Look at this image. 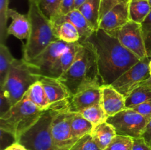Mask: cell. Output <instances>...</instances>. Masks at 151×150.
<instances>
[{
	"label": "cell",
	"instance_id": "cell-30",
	"mask_svg": "<svg viewBox=\"0 0 151 150\" xmlns=\"http://www.w3.org/2000/svg\"><path fill=\"white\" fill-rule=\"evenodd\" d=\"M133 138L116 135L106 150H132Z\"/></svg>",
	"mask_w": 151,
	"mask_h": 150
},
{
	"label": "cell",
	"instance_id": "cell-11",
	"mask_svg": "<svg viewBox=\"0 0 151 150\" xmlns=\"http://www.w3.org/2000/svg\"><path fill=\"white\" fill-rule=\"evenodd\" d=\"M69 44L56 40L50 44L38 56L29 61H27L32 72L38 76H47L52 66L58 57L68 46Z\"/></svg>",
	"mask_w": 151,
	"mask_h": 150
},
{
	"label": "cell",
	"instance_id": "cell-1",
	"mask_svg": "<svg viewBox=\"0 0 151 150\" xmlns=\"http://www.w3.org/2000/svg\"><path fill=\"white\" fill-rule=\"evenodd\" d=\"M97 57L99 72L104 85H111L140 59L127 49L114 37L99 29L87 39Z\"/></svg>",
	"mask_w": 151,
	"mask_h": 150
},
{
	"label": "cell",
	"instance_id": "cell-39",
	"mask_svg": "<svg viewBox=\"0 0 151 150\" xmlns=\"http://www.w3.org/2000/svg\"><path fill=\"white\" fill-rule=\"evenodd\" d=\"M143 138L145 139V141L148 143L149 145L151 146V131L150 132H145L143 134Z\"/></svg>",
	"mask_w": 151,
	"mask_h": 150
},
{
	"label": "cell",
	"instance_id": "cell-24",
	"mask_svg": "<svg viewBox=\"0 0 151 150\" xmlns=\"http://www.w3.org/2000/svg\"><path fill=\"white\" fill-rule=\"evenodd\" d=\"M93 126L91 122L86 119L79 113H72V120H71V129H72V136L76 141L84 135L91 133Z\"/></svg>",
	"mask_w": 151,
	"mask_h": 150
},
{
	"label": "cell",
	"instance_id": "cell-12",
	"mask_svg": "<svg viewBox=\"0 0 151 150\" xmlns=\"http://www.w3.org/2000/svg\"><path fill=\"white\" fill-rule=\"evenodd\" d=\"M39 80L44 86L49 101L51 104V108L64 110L72 96L67 88L59 79L41 76Z\"/></svg>",
	"mask_w": 151,
	"mask_h": 150
},
{
	"label": "cell",
	"instance_id": "cell-20",
	"mask_svg": "<svg viewBox=\"0 0 151 150\" xmlns=\"http://www.w3.org/2000/svg\"><path fill=\"white\" fill-rule=\"evenodd\" d=\"M63 16L65 19L72 22L78 29L80 34L79 43L86 42L94 32L85 16L80 12L79 10L75 9L66 15H63Z\"/></svg>",
	"mask_w": 151,
	"mask_h": 150
},
{
	"label": "cell",
	"instance_id": "cell-25",
	"mask_svg": "<svg viewBox=\"0 0 151 150\" xmlns=\"http://www.w3.org/2000/svg\"><path fill=\"white\" fill-rule=\"evenodd\" d=\"M151 6L147 0H131L129 15L131 21L142 24L150 14Z\"/></svg>",
	"mask_w": 151,
	"mask_h": 150
},
{
	"label": "cell",
	"instance_id": "cell-40",
	"mask_svg": "<svg viewBox=\"0 0 151 150\" xmlns=\"http://www.w3.org/2000/svg\"><path fill=\"white\" fill-rule=\"evenodd\" d=\"M87 0H75V9H77V10H78V9Z\"/></svg>",
	"mask_w": 151,
	"mask_h": 150
},
{
	"label": "cell",
	"instance_id": "cell-45",
	"mask_svg": "<svg viewBox=\"0 0 151 150\" xmlns=\"http://www.w3.org/2000/svg\"><path fill=\"white\" fill-rule=\"evenodd\" d=\"M34 1H36V2L38 3V1H39V0H34Z\"/></svg>",
	"mask_w": 151,
	"mask_h": 150
},
{
	"label": "cell",
	"instance_id": "cell-10",
	"mask_svg": "<svg viewBox=\"0 0 151 150\" xmlns=\"http://www.w3.org/2000/svg\"><path fill=\"white\" fill-rule=\"evenodd\" d=\"M51 108V107H50ZM51 132L55 145L58 150H70L78 141L72 136L71 120L72 113L53 109Z\"/></svg>",
	"mask_w": 151,
	"mask_h": 150
},
{
	"label": "cell",
	"instance_id": "cell-42",
	"mask_svg": "<svg viewBox=\"0 0 151 150\" xmlns=\"http://www.w3.org/2000/svg\"><path fill=\"white\" fill-rule=\"evenodd\" d=\"M142 83L147 84V85H151V79H147V80L144 81V82H142ZM140 84H141V83H140Z\"/></svg>",
	"mask_w": 151,
	"mask_h": 150
},
{
	"label": "cell",
	"instance_id": "cell-37",
	"mask_svg": "<svg viewBox=\"0 0 151 150\" xmlns=\"http://www.w3.org/2000/svg\"><path fill=\"white\" fill-rule=\"evenodd\" d=\"M12 104L9 100L4 96V94L0 92V117L4 116L11 109Z\"/></svg>",
	"mask_w": 151,
	"mask_h": 150
},
{
	"label": "cell",
	"instance_id": "cell-3",
	"mask_svg": "<svg viewBox=\"0 0 151 150\" xmlns=\"http://www.w3.org/2000/svg\"><path fill=\"white\" fill-rule=\"evenodd\" d=\"M30 21V33L23 47V58L29 61L44 51L51 43L58 40L55 36L52 22L41 12L38 2L29 0L27 13Z\"/></svg>",
	"mask_w": 151,
	"mask_h": 150
},
{
	"label": "cell",
	"instance_id": "cell-35",
	"mask_svg": "<svg viewBox=\"0 0 151 150\" xmlns=\"http://www.w3.org/2000/svg\"><path fill=\"white\" fill-rule=\"evenodd\" d=\"M132 150H151V146L143 137L133 138Z\"/></svg>",
	"mask_w": 151,
	"mask_h": 150
},
{
	"label": "cell",
	"instance_id": "cell-13",
	"mask_svg": "<svg viewBox=\"0 0 151 150\" xmlns=\"http://www.w3.org/2000/svg\"><path fill=\"white\" fill-rule=\"evenodd\" d=\"M100 87H91L72 96L64 110L70 113H80L82 110L100 104Z\"/></svg>",
	"mask_w": 151,
	"mask_h": 150
},
{
	"label": "cell",
	"instance_id": "cell-8",
	"mask_svg": "<svg viewBox=\"0 0 151 150\" xmlns=\"http://www.w3.org/2000/svg\"><path fill=\"white\" fill-rule=\"evenodd\" d=\"M106 32L140 60L147 56L141 24L129 21L121 27Z\"/></svg>",
	"mask_w": 151,
	"mask_h": 150
},
{
	"label": "cell",
	"instance_id": "cell-15",
	"mask_svg": "<svg viewBox=\"0 0 151 150\" xmlns=\"http://www.w3.org/2000/svg\"><path fill=\"white\" fill-rule=\"evenodd\" d=\"M129 2L121 3L111 9L100 19V29L105 31L113 30L121 27L131 21Z\"/></svg>",
	"mask_w": 151,
	"mask_h": 150
},
{
	"label": "cell",
	"instance_id": "cell-5",
	"mask_svg": "<svg viewBox=\"0 0 151 150\" xmlns=\"http://www.w3.org/2000/svg\"><path fill=\"white\" fill-rule=\"evenodd\" d=\"M40 77L41 76L32 72L30 66L24 59L15 58L0 92L13 106L23 99L31 85L39 80Z\"/></svg>",
	"mask_w": 151,
	"mask_h": 150
},
{
	"label": "cell",
	"instance_id": "cell-41",
	"mask_svg": "<svg viewBox=\"0 0 151 150\" xmlns=\"http://www.w3.org/2000/svg\"><path fill=\"white\" fill-rule=\"evenodd\" d=\"M150 131H151V121L150 122H149L148 124H147L145 132H150Z\"/></svg>",
	"mask_w": 151,
	"mask_h": 150
},
{
	"label": "cell",
	"instance_id": "cell-44",
	"mask_svg": "<svg viewBox=\"0 0 151 150\" xmlns=\"http://www.w3.org/2000/svg\"><path fill=\"white\" fill-rule=\"evenodd\" d=\"M147 1H148L149 4H150V5L151 6V0H147Z\"/></svg>",
	"mask_w": 151,
	"mask_h": 150
},
{
	"label": "cell",
	"instance_id": "cell-2",
	"mask_svg": "<svg viewBox=\"0 0 151 150\" xmlns=\"http://www.w3.org/2000/svg\"><path fill=\"white\" fill-rule=\"evenodd\" d=\"M73 96L91 87L103 85L96 51L88 41L80 43L76 57L69 69L59 78Z\"/></svg>",
	"mask_w": 151,
	"mask_h": 150
},
{
	"label": "cell",
	"instance_id": "cell-32",
	"mask_svg": "<svg viewBox=\"0 0 151 150\" xmlns=\"http://www.w3.org/2000/svg\"><path fill=\"white\" fill-rule=\"evenodd\" d=\"M147 54L151 57V11L145 20L141 24Z\"/></svg>",
	"mask_w": 151,
	"mask_h": 150
},
{
	"label": "cell",
	"instance_id": "cell-34",
	"mask_svg": "<svg viewBox=\"0 0 151 150\" xmlns=\"http://www.w3.org/2000/svg\"><path fill=\"white\" fill-rule=\"evenodd\" d=\"M131 109L147 118L150 121H151V99L142 104L135 106Z\"/></svg>",
	"mask_w": 151,
	"mask_h": 150
},
{
	"label": "cell",
	"instance_id": "cell-38",
	"mask_svg": "<svg viewBox=\"0 0 151 150\" xmlns=\"http://www.w3.org/2000/svg\"><path fill=\"white\" fill-rule=\"evenodd\" d=\"M4 150H29V149H27L25 146H24L22 145L21 144H19V143L14 142L13 144H11V145L9 146L8 147L4 149Z\"/></svg>",
	"mask_w": 151,
	"mask_h": 150
},
{
	"label": "cell",
	"instance_id": "cell-26",
	"mask_svg": "<svg viewBox=\"0 0 151 150\" xmlns=\"http://www.w3.org/2000/svg\"><path fill=\"white\" fill-rule=\"evenodd\" d=\"M79 113L82 115L88 121L91 122L94 126L107 121L108 119L109 118L100 104L91 106L82 110Z\"/></svg>",
	"mask_w": 151,
	"mask_h": 150
},
{
	"label": "cell",
	"instance_id": "cell-27",
	"mask_svg": "<svg viewBox=\"0 0 151 150\" xmlns=\"http://www.w3.org/2000/svg\"><path fill=\"white\" fill-rule=\"evenodd\" d=\"M15 58L6 44H0V88L4 85Z\"/></svg>",
	"mask_w": 151,
	"mask_h": 150
},
{
	"label": "cell",
	"instance_id": "cell-9",
	"mask_svg": "<svg viewBox=\"0 0 151 150\" xmlns=\"http://www.w3.org/2000/svg\"><path fill=\"white\" fill-rule=\"evenodd\" d=\"M150 59L151 57L148 56L141 59L114 82L112 86L126 97L140 83L150 78L149 63Z\"/></svg>",
	"mask_w": 151,
	"mask_h": 150
},
{
	"label": "cell",
	"instance_id": "cell-23",
	"mask_svg": "<svg viewBox=\"0 0 151 150\" xmlns=\"http://www.w3.org/2000/svg\"><path fill=\"white\" fill-rule=\"evenodd\" d=\"M150 99L151 85L141 83L125 97V107L131 109Z\"/></svg>",
	"mask_w": 151,
	"mask_h": 150
},
{
	"label": "cell",
	"instance_id": "cell-14",
	"mask_svg": "<svg viewBox=\"0 0 151 150\" xmlns=\"http://www.w3.org/2000/svg\"><path fill=\"white\" fill-rule=\"evenodd\" d=\"M100 91V104L109 117L126 109L125 97L116 91L111 85H102Z\"/></svg>",
	"mask_w": 151,
	"mask_h": 150
},
{
	"label": "cell",
	"instance_id": "cell-17",
	"mask_svg": "<svg viewBox=\"0 0 151 150\" xmlns=\"http://www.w3.org/2000/svg\"><path fill=\"white\" fill-rule=\"evenodd\" d=\"M79 47V42L69 44L66 49L55 60L47 76L59 79L72 65L76 57Z\"/></svg>",
	"mask_w": 151,
	"mask_h": 150
},
{
	"label": "cell",
	"instance_id": "cell-33",
	"mask_svg": "<svg viewBox=\"0 0 151 150\" xmlns=\"http://www.w3.org/2000/svg\"><path fill=\"white\" fill-rule=\"evenodd\" d=\"M131 0H101V6H100V19L104 16L105 14L108 13L111 9L113 8L117 4L121 3L129 2Z\"/></svg>",
	"mask_w": 151,
	"mask_h": 150
},
{
	"label": "cell",
	"instance_id": "cell-4",
	"mask_svg": "<svg viewBox=\"0 0 151 150\" xmlns=\"http://www.w3.org/2000/svg\"><path fill=\"white\" fill-rule=\"evenodd\" d=\"M44 112L24 96L12 106L7 113L0 117V129L10 134L17 142L21 135L38 121Z\"/></svg>",
	"mask_w": 151,
	"mask_h": 150
},
{
	"label": "cell",
	"instance_id": "cell-31",
	"mask_svg": "<svg viewBox=\"0 0 151 150\" xmlns=\"http://www.w3.org/2000/svg\"><path fill=\"white\" fill-rule=\"evenodd\" d=\"M70 150H101L98 147L94 139L91 137V134L84 135L80 138Z\"/></svg>",
	"mask_w": 151,
	"mask_h": 150
},
{
	"label": "cell",
	"instance_id": "cell-18",
	"mask_svg": "<svg viewBox=\"0 0 151 150\" xmlns=\"http://www.w3.org/2000/svg\"><path fill=\"white\" fill-rule=\"evenodd\" d=\"M8 17L12 20L7 29L9 35H13L20 40L27 39L30 33V21L27 15H23L10 8Z\"/></svg>",
	"mask_w": 151,
	"mask_h": 150
},
{
	"label": "cell",
	"instance_id": "cell-43",
	"mask_svg": "<svg viewBox=\"0 0 151 150\" xmlns=\"http://www.w3.org/2000/svg\"><path fill=\"white\" fill-rule=\"evenodd\" d=\"M149 68H150V78H149V79H151V59H150V63H149Z\"/></svg>",
	"mask_w": 151,
	"mask_h": 150
},
{
	"label": "cell",
	"instance_id": "cell-7",
	"mask_svg": "<svg viewBox=\"0 0 151 150\" xmlns=\"http://www.w3.org/2000/svg\"><path fill=\"white\" fill-rule=\"evenodd\" d=\"M107 121L114 126L117 135L138 138L143 136L150 121L133 109L126 108L110 116Z\"/></svg>",
	"mask_w": 151,
	"mask_h": 150
},
{
	"label": "cell",
	"instance_id": "cell-19",
	"mask_svg": "<svg viewBox=\"0 0 151 150\" xmlns=\"http://www.w3.org/2000/svg\"><path fill=\"white\" fill-rule=\"evenodd\" d=\"M90 134L101 150H106L112 140L117 135L114 126L108 121L94 126Z\"/></svg>",
	"mask_w": 151,
	"mask_h": 150
},
{
	"label": "cell",
	"instance_id": "cell-28",
	"mask_svg": "<svg viewBox=\"0 0 151 150\" xmlns=\"http://www.w3.org/2000/svg\"><path fill=\"white\" fill-rule=\"evenodd\" d=\"M9 0H0V44H6L9 34L7 24L8 19Z\"/></svg>",
	"mask_w": 151,
	"mask_h": 150
},
{
	"label": "cell",
	"instance_id": "cell-21",
	"mask_svg": "<svg viewBox=\"0 0 151 150\" xmlns=\"http://www.w3.org/2000/svg\"><path fill=\"white\" fill-rule=\"evenodd\" d=\"M101 0H87L78 10L85 16L93 30L100 29V13Z\"/></svg>",
	"mask_w": 151,
	"mask_h": 150
},
{
	"label": "cell",
	"instance_id": "cell-29",
	"mask_svg": "<svg viewBox=\"0 0 151 150\" xmlns=\"http://www.w3.org/2000/svg\"><path fill=\"white\" fill-rule=\"evenodd\" d=\"M62 0H39L38 6L44 16L50 21L59 15Z\"/></svg>",
	"mask_w": 151,
	"mask_h": 150
},
{
	"label": "cell",
	"instance_id": "cell-36",
	"mask_svg": "<svg viewBox=\"0 0 151 150\" xmlns=\"http://www.w3.org/2000/svg\"><path fill=\"white\" fill-rule=\"evenodd\" d=\"M75 10V0H62L59 15H66Z\"/></svg>",
	"mask_w": 151,
	"mask_h": 150
},
{
	"label": "cell",
	"instance_id": "cell-22",
	"mask_svg": "<svg viewBox=\"0 0 151 150\" xmlns=\"http://www.w3.org/2000/svg\"><path fill=\"white\" fill-rule=\"evenodd\" d=\"M24 96L43 111H46L51 107L45 90L40 80L31 85Z\"/></svg>",
	"mask_w": 151,
	"mask_h": 150
},
{
	"label": "cell",
	"instance_id": "cell-16",
	"mask_svg": "<svg viewBox=\"0 0 151 150\" xmlns=\"http://www.w3.org/2000/svg\"><path fill=\"white\" fill-rule=\"evenodd\" d=\"M53 32L58 40L67 44L79 42L80 34L73 24L58 15L51 20Z\"/></svg>",
	"mask_w": 151,
	"mask_h": 150
},
{
	"label": "cell",
	"instance_id": "cell-6",
	"mask_svg": "<svg viewBox=\"0 0 151 150\" xmlns=\"http://www.w3.org/2000/svg\"><path fill=\"white\" fill-rule=\"evenodd\" d=\"M52 108L44 111L38 121L21 135L17 142L29 150H58L52 135Z\"/></svg>",
	"mask_w": 151,
	"mask_h": 150
}]
</instances>
